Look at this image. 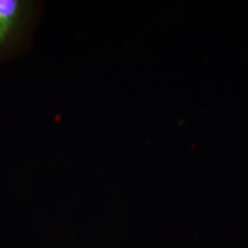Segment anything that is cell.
<instances>
[{"label":"cell","mask_w":248,"mask_h":248,"mask_svg":"<svg viewBox=\"0 0 248 248\" xmlns=\"http://www.w3.org/2000/svg\"><path fill=\"white\" fill-rule=\"evenodd\" d=\"M43 7V2L33 0H0V63L27 53Z\"/></svg>","instance_id":"6da1fadb"}]
</instances>
